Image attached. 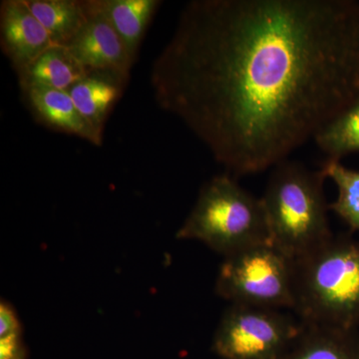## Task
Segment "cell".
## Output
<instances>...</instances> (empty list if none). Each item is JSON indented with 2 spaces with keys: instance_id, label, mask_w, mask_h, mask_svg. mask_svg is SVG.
Masks as SVG:
<instances>
[{
  "instance_id": "1",
  "label": "cell",
  "mask_w": 359,
  "mask_h": 359,
  "mask_svg": "<svg viewBox=\"0 0 359 359\" xmlns=\"http://www.w3.org/2000/svg\"><path fill=\"white\" fill-rule=\"evenodd\" d=\"M150 81L226 173H261L359 96V1L193 0Z\"/></svg>"
},
{
  "instance_id": "2",
  "label": "cell",
  "mask_w": 359,
  "mask_h": 359,
  "mask_svg": "<svg viewBox=\"0 0 359 359\" xmlns=\"http://www.w3.org/2000/svg\"><path fill=\"white\" fill-rule=\"evenodd\" d=\"M302 323L359 327V240L332 236L294 259V308Z\"/></svg>"
},
{
  "instance_id": "3",
  "label": "cell",
  "mask_w": 359,
  "mask_h": 359,
  "mask_svg": "<svg viewBox=\"0 0 359 359\" xmlns=\"http://www.w3.org/2000/svg\"><path fill=\"white\" fill-rule=\"evenodd\" d=\"M323 170L283 161L273 167L262 201L271 242L292 259L302 256L334 236Z\"/></svg>"
},
{
  "instance_id": "4",
  "label": "cell",
  "mask_w": 359,
  "mask_h": 359,
  "mask_svg": "<svg viewBox=\"0 0 359 359\" xmlns=\"http://www.w3.org/2000/svg\"><path fill=\"white\" fill-rule=\"evenodd\" d=\"M177 238L199 241L224 257L273 244L262 198L252 195L229 173L214 177L201 189Z\"/></svg>"
},
{
  "instance_id": "5",
  "label": "cell",
  "mask_w": 359,
  "mask_h": 359,
  "mask_svg": "<svg viewBox=\"0 0 359 359\" xmlns=\"http://www.w3.org/2000/svg\"><path fill=\"white\" fill-rule=\"evenodd\" d=\"M217 294L231 304L275 309L294 308V259L273 244L224 257Z\"/></svg>"
},
{
  "instance_id": "6",
  "label": "cell",
  "mask_w": 359,
  "mask_h": 359,
  "mask_svg": "<svg viewBox=\"0 0 359 359\" xmlns=\"http://www.w3.org/2000/svg\"><path fill=\"white\" fill-rule=\"evenodd\" d=\"M302 323L280 309L231 304L215 332L212 348L224 359H283Z\"/></svg>"
},
{
  "instance_id": "7",
  "label": "cell",
  "mask_w": 359,
  "mask_h": 359,
  "mask_svg": "<svg viewBox=\"0 0 359 359\" xmlns=\"http://www.w3.org/2000/svg\"><path fill=\"white\" fill-rule=\"evenodd\" d=\"M89 18L68 45L87 70H117L131 72L134 59L96 0H86Z\"/></svg>"
},
{
  "instance_id": "8",
  "label": "cell",
  "mask_w": 359,
  "mask_h": 359,
  "mask_svg": "<svg viewBox=\"0 0 359 359\" xmlns=\"http://www.w3.org/2000/svg\"><path fill=\"white\" fill-rule=\"evenodd\" d=\"M0 43L18 73L53 45L48 32L35 18L25 0L1 2Z\"/></svg>"
},
{
  "instance_id": "9",
  "label": "cell",
  "mask_w": 359,
  "mask_h": 359,
  "mask_svg": "<svg viewBox=\"0 0 359 359\" xmlns=\"http://www.w3.org/2000/svg\"><path fill=\"white\" fill-rule=\"evenodd\" d=\"M22 91L33 115L45 126L83 139L97 147L102 145L103 134L80 114L67 91L45 87H30Z\"/></svg>"
},
{
  "instance_id": "10",
  "label": "cell",
  "mask_w": 359,
  "mask_h": 359,
  "mask_svg": "<svg viewBox=\"0 0 359 359\" xmlns=\"http://www.w3.org/2000/svg\"><path fill=\"white\" fill-rule=\"evenodd\" d=\"M130 74L117 70H91L69 90L80 114L103 134L111 111L120 100Z\"/></svg>"
},
{
  "instance_id": "11",
  "label": "cell",
  "mask_w": 359,
  "mask_h": 359,
  "mask_svg": "<svg viewBox=\"0 0 359 359\" xmlns=\"http://www.w3.org/2000/svg\"><path fill=\"white\" fill-rule=\"evenodd\" d=\"M283 359H359L358 328L302 323Z\"/></svg>"
},
{
  "instance_id": "12",
  "label": "cell",
  "mask_w": 359,
  "mask_h": 359,
  "mask_svg": "<svg viewBox=\"0 0 359 359\" xmlns=\"http://www.w3.org/2000/svg\"><path fill=\"white\" fill-rule=\"evenodd\" d=\"M88 72L67 46L53 44L18 74L22 90L45 87L68 91Z\"/></svg>"
},
{
  "instance_id": "13",
  "label": "cell",
  "mask_w": 359,
  "mask_h": 359,
  "mask_svg": "<svg viewBox=\"0 0 359 359\" xmlns=\"http://www.w3.org/2000/svg\"><path fill=\"white\" fill-rule=\"evenodd\" d=\"M116 32L136 59L149 23L162 2L158 0H96Z\"/></svg>"
},
{
  "instance_id": "14",
  "label": "cell",
  "mask_w": 359,
  "mask_h": 359,
  "mask_svg": "<svg viewBox=\"0 0 359 359\" xmlns=\"http://www.w3.org/2000/svg\"><path fill=\"white\" fill-rule=\"evenodd\" d=\"M55 45L68 46L88 20L86 0H25Z\"/></svg>"
},
{
  "instance_id": "15",
  "label": "cell",
  "mask_w": 359,
  "mask_h": 359,
  "mask_svg": "<svg viewBox=\"0 0 359 359\" xmlns=\"http://www.w3.org/2000/svg\"><path fill=\"white\" fill-rule=\"evenodd\" d=\"M313 140L328 160L340 161L359 152V96L323 127Z\"/></svg>"
},
{
  "instance_id": "16",
  "label": "cell",
  "mask_w": 359,
  "mask_h": 359,
  "mask_svg": "<svg viewBox=\"0 0 359 359\" xmlns=\"http://www.w3.org/2000/svg\"><path fill=\"white\" fill-rule=\"evenodd\" d=\"M321 170L334 182L339 192L337 200L330 204V211L344 219L351 231H359V172L344 167L340 161L328 159Z\"/></svg>"
}]
</instances>
